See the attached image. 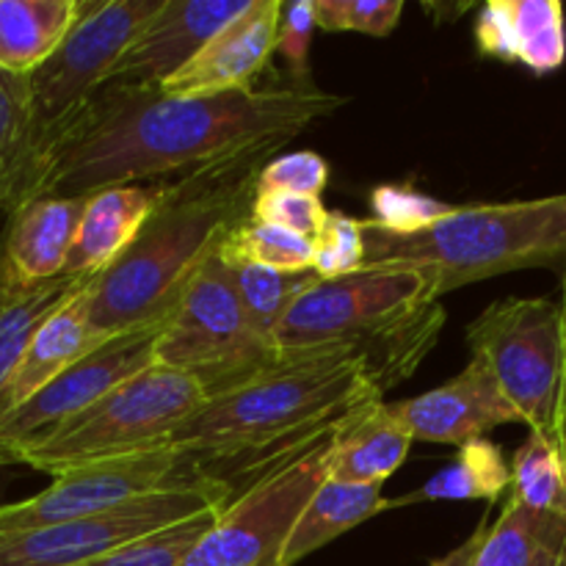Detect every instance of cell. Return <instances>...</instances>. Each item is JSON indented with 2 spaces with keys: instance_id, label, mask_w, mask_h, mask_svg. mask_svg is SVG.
<instances>
[{
  "instance_id": "cell-35",
  "label": "cell",
  "mask_w": 566,
  "mask_h": 566,
  "mask_svg": "<svg viewBox=\"0 0 566 566\" xmlns=\"http://www.w3.org/2000/svg\"><path fill=\"white\" fill-rule=\"evenodd\" d=\"M252 219L265 221V224L285 227V230L296 232V235L315 238L324 230L326 219H329V210L324 208L321 197H302V193H258L254 197Z\"/></svg>"
},
{
  "instance_id": "cell-8",
  "label": "cell",
  "mask_w": 566,
  "mask_h": 566,
  "mask_svg": "<svg viewBox=\"0 0 566 566\" xmlns=\"http://www.w3.org/2000/svg\"><path fill=\"white\" fill-rule=\"evenodd\" d=\"M291 354L260 335L219 252L197 271L171 313L155 363L191 376L208 401L285 365Z\"/></svg>"
},
{
  "instance_id": "cell-27",
  "label": "cell",
  "mask_w": 566,
  "mask_h": 566,
  "mask_svg": "<svg viewBox=\"0 0 566 566\" xmlns=\"http://www.w3.org/2000/svg\"><path fill=\"white\" fill-rule=\"evenodd\" d=\"M509 497L534 512L566 514V448L562 437L531 431L512 457Z\"/></svg>"
},
{
  "instance_id": "cell-4",
  "label": "cell",
  "mask_w": 566,
  "mask_h": 566,
  "mask_svg": "<svg viewBox=\"0 0 566 566\" xmlns=\"http://www.w3.org/2000/svg\"><path fill=\"white\" fill-rule=\"evenodd\" d=\"M440 276L420 265H376L304 291L276 329L285 354L352 346L381 392L407 379L446 324Z\"/></svg>"
},
{
  "instance_id": "cell-1",
  "label": "cell",
  "mask_w": 566,
  "mask_h": 566,
  "mask_svg": "<svg viewBox=\"0 0 566 566\" xmlns=\"http://www.w3.org/2000/svg\"><path fill=\"white\" fill-rule=\"evenodd\" d=\"M346 103L340 94L293 77L213 97L103 86L48 164L33 199L158 182L258 144L293 142Z\"/></svg>"
},
{
  "instance_id": "cell-13",
  "label": "cell",
  "mask_w": 566,
  "mask_h": 566,
  "mask_svg": "<svg viewBox=\"0 0 566 566\" xmlns=\"http://www.w3.org/2000/svg\"><path fill=\"white\" fill-rule=\"evenodd\" d=\"M199 481L208 479H202L197 462L177 448H158L138 457L86 464V468L55 475L53 484L39 495L0 506V534L75 523V520L119 509L153 492L199 484Z\"/></svg>"
},
{
  "instance_id": "cell-9",
  "label": "cell",
  "mask_w": 566,
  "mask_h": 566,
  "mask_svg": "<svg viewBox=\"0 0 566 566\" xmlns=\"http://www.w3.org/2000/svg\"><path fill=\"white\" fill-rule=\"evenodd\" d=\"M468 346L531 431L556 434L566 418L562 302L509 296L468 326Z\"/></svg>"
},
{
  "instance_id": "cell-11",
  "label": "cell",
  "mask_w": 566,
  "mask_h": 566,
  "mask_svg": "<svg viewBox=\"0 0 566 566\" xmlns=\"http://www.w3.org/2000/svg\"><path fill=\"white\" fill-rule=\"evenodd\" d=\"M227 503H232L230 492L210 481L169 486L75 523L0 534V566H83L166 525Z\"/></svg>"
},
{
  "instance_id": "cell-14",
  "label": "cell",
  "mask_w": 566,
  "mask_h": 566,
  "mask_svg": "<svg viewBox=\"0 0 566 566\" xmlns=\"http://www.w3.org/2000/svg\"><path fill=\"white\" fill-rule=\"evenodd\" d=\"M252 0H164L111 70L105 86L160 88Z\"/></svg>"
},
{
  "instance_id": "cell-28",
  "label": "cell",
  "mask_w": 566,
  "mask_h": 566,
  "mask_svg": "<svg viewBox=\"0 0 566 566\" xmlns=\"http://www.w3.org/2000/svg\"><path fill=\"white\" fill-rule=\"evenodd\" d=\"M221 258V254H219ZM224 260V258H221ZM230 280L235 285L238 298H241L243 310L249 313L252 324L258 326L260 335L276 343V329L285 321L291 304L318 285L321 276L315 271H302V274H287V271L263 269V265L238 263V260H224Z\"/></svg>"
},
{
  "instance_id": "cell-15",
  "label": "cell",
  "mask_w": 566,
  "mask_h": 566,
  "mask_svg": "<svg viewBox=\"0 0 566 566\" xmlns=\"http://www.w3.org/2000/svg\"><path fill=\"white\" fill-rule=\"evenodd\" d=\"M390 407L396 418L412 431L415 440L437 446L462 448L475 440H486V434L497 426L523 423L490 370L473 357L448 385Z\"/></svg>"
},
{
  "instance_id": "cell-32",
  "label": "cell",
  "mask_w": 566,
  "mask_h": 566,
  "mask_svg": "<svg viewBox=\"0 0 566 566\" xmlns=\"http://www.w3.org/2000/svg\"><path fill=\"white\" fill-rule=\"evenodd\" d=\"M365 269V227L359 219L329 210L324 230L315 238V274L340 280Z\"/></svg>"
},
{
  "instance_id": "cell-36",
  "label": "cell",
  "mask_w": 566,
  "mask_h": 566,
  "mask_svg": "<svg viewBox=\"0 0 566 566\" xmlns=\"http://www.w3.org/2000/svg\"><path fill=\"white\" fill-rule=\"evenodd\" d=\"M315 28H318V20H315V0H293V3H282L276 53L285 59L293 81H307V59H310V44H313Z\"/></svg>"
},
{
  "instance_id": "cell-23",
  "label": "cell",
  "mask_w": 566,
  "mask_h": 566,
  "mask_svg": "<svg viewBox=\"0 0 566 566\" xmlns=\"http://www.w3.org/2000/svg\"><path fill=\"white\" fill-rule=\"evenodd\" d=\"M83 0H0V70L36 72L72 33Z\"/></svg>"
},
{
  "instance_id": "cell-33",
  "label": "cell",
  "mask_w": 566,
  "mask_h": 566,
  "mask_svg": "<svg viewBox=\"0 0 566 566\" xmlns=\"http://www.w3.org/2000/svg\"><path fill=\"white\" fill-rule=\"evenodd\" d=\"M403 0H315V20L326 31L387 36L401 20Z\"/></svg>"
},
{
  "instance_id": "cell-22",
  "label": "cell",
  "mask_w": 566,
  "mask_h": 566,
  "mask_svg": "<svg viewBox=\"0 0 566 566\" xmlns=\"http://www.w3.org/2000/svg\"><path fill=\"white\" fill-rule=\"evenodd\" d=\"M92 282L88 276L66 274L44 282H17L0 276V392L17 374L39 329Z\"/></svg>"
},
{
  "instance_id": "cell-5",
  "label": "cell",
  "mask_w": 566,
  "mask_h": 566,
  "mask_svg": "<svg viewBox=\"0 0 566 566\" xmlns=\"http://www.w3.org/2000/svg\"><path fill=\"white\" fill-rule=\"evenodd\" d=\"M365 269L420 265L440 276L442 296L490 276L566 260V193L503 205L453 208L415 235L363 221Z\"/></svg>"
},
{
  "instance_id": "cell-16",
  "label": "cell",
  "mask_w": 566,
  "mask_h": 566,
  "mask_svg": "<svg viewBox=\"0 0 566 566\" xmlns=\"http://www.w3.org/2000/svg\"><path fill=\"white\" fill-rule=\"evenodd\" d=\"M282 0H252L247 11L216 33L191 64L160 86L171 97H213L252 88L254 77L269 66L280 36Z\"/></svg>"
},
{
  "instance_id": "cell-34",
  "label": "cell",
  "mask_w": 566,
  "mask_h": 566,
  "mask_svg": "<svg viewBox=\"0 0 566 566\" xmlns=\"http://www.w3.org/2000/svg\"><path fill=\"white\" fill-rule=\"evenodd\" d=\"M329 186V164L318 153H285L269 160L258 180V193H302V197H321Z\"/></svg>"
},
{
  "instance_id": "cell-21",
  "label": "cell",
  "mask_w": 566,
  "mask_h": 566,
  "mask_svg": "<svg viewBox=\"0 0 566 566\" xmlns=\"http://www.w3.org/2000/svg\"><path fill=\"white\" fill-rule=\"evenodd\" d=\"M86 291H81L72 302H66L64 307L39 329V335L33 337L31 348H28V354L22 357L20 368L11 376L6 390L0 392V418H6V415L14 412L17 407L31 401L42 387H48L50 381L59 379L66 368L81 363L83 357H88V354L97 352L103 343L111 340V337L99 335L92 326V321H88Z\"/></svg>"
},
{
  "instance_id": "cell-20",
  "label": "cell",
  "mask_w": 566,
  "mask_h": 566,
  "mask_svg": "<svg viewBox=\"0 0 566 566\" xmlns=\"http://www.w3.org/2000/svg\"><path fill=\"white\" fill-rule=\"evenodd\" d=\"M415 437L387 401L354 409L335 431L329 479L343 484H385L409 457Z\"/></svg>"
},
{
  "instance_id": "cell-19",
  "label": "cell",
  "mask_w": 566,
  "mask_h": 566,
  "mask_svg": "<svg viewBox=\"0 0 566 566\" xmlns=\"http://www.w3.org/2000/svg\"><path fill=\"white\" fill-rule=\"evenodd\" d=\"M164 193V180L149 186H114L92 193L72 243L70 260L64 265L66 276H94L116 263L127 252L144 221L153 216Z\"/></svg>"
},
{
  "instance_id": "cell-29",
  "label": "cell",
  "mask_w": 566,
  "mask_h": 566,
  "mask_svg": "<svg viewBox=\"0 0 566 566\" xmlns=\"http://www.w3.org/2000/svg\"><path fill=\"white\" fill-rule=\"evenodd\" d=\"M219 254L224 260L287 271V274L315 269V241L258 219H249L247 224L232 230L219 247Z\"/></svg>"
},
{
  "instance_id": "cell-10",
  "label": "cell",
  "mask_w": 566,
  "mask_h": 566,
  "mask_svg": "<svg viewBox=\"0 0 566 566\" xmlns=\"http://www.w3.org/2000/svg\"><path fill=\"white\" fill-rule=\"evenodd\" d=\"M337 429L287 457L243 495L227 503L182 566H285L287 536L298 514L329 479Z\"/></svg>"
},
{
  "instance_id": "cell-25",
  "label": "cell",
  "mask_w": 566,
  "mask_h": 566,
  "mask_svg": "<svg viewBox=\"0 0 566 566\" xmlns=\"http://www.w3.org/2000/svg\"><path fill=\"white\" fill-rule=\"evenodd\" d=\"M473 566H566V514L534 512L506 497Z\"/></svg>"
},
{
  "instance_id": "cell-7",
  "label": "cell",
  "mask_w": 566,
  "mask_h": 566,
  "mask_svg": "<svg viewBox=\"0 0 566 566\" xmlns=\"http://www.w3.org/2000/svg\"><path fill=\"white\" fill-rule=\"evenodd\" d=\"M205 401L208 396L191 376L153 365L70 420L42 446L22 453L17 464L55 479L86 464L171 448L175 431L199 412Z\"/></svg>"
},
{
  "instance_id": "cell-39",
  "label": "cell",
  "mask_w": 566,
  "mask_h": 566,
  "mask_svg": "<svg viewBox=\"0 0 566 566\" xmlns=\"http://www.w3.org/2000/svg\"><path fill=\"white\" fill-rule=\"evenodd\" d=\"M562 326H564V354H566V291L562 298Z\"/></svg>"
},
{
  "instance_id": "cell-18",
  "label": "cell",
  "mask_w": 566,
  "mask_h": 566,
  "mask_svg": "<svg viewBox=\"0 0 566 566\" xmlns=\"http://www.w3.org/2000/svg\"><path fill=\"white\" fill-rule=\"evenodd\" d=\"M475 42L486 55L551 75L566 61V22L558 0H492L479 11Z\"/></svg>"
},
{
  "instance_id": "cell-24",
  "label": "cell",
  "mask_w": 566,
  "mask_h": 566,
  "mask_svg": "<svg viewBox=\"0 0 566 566\" xmlns=\"http://www.w3.org/2000/svg\"><path fill=\"white\" fill-rule=\"evenodd\" d=\"M398 509L396 501L381 497V484H343L326 479L298 514L285 545V566H296L321 547L348 534L376 514Z\"/></svg>"
},
{
  "instance_id": "cell-26",
  "label": "cell",
  "mask_w": 566,
  "mask_h": 566,
  "mask_svg": "<svg viewBox=\"0 0 566 566\" xmlns=\"http://www.w3.org/2000/svg\"><path fill=\"white\" fill-rule=\"evenodd\" d=\"M506 490H512V464H506L495 442L475 440L459 448L448 468L431 475L420 492L396 501V506L418 501H497Z\"/></svg>"
},
{
  "instance_id": "cell-41",
  "label": "cell",
  "mask_w": 566,
  "mask_h": 566,
  "mask_svg": "<svg viewBox=\"0 0 566 566\" xmlns=\"http://www.w3.org/2000/svg\"><path fill=\"white\" fill-rule=\"evenodd\" d=\"M564 291H566V271H564Z\"/></svg>"
},
{
  "instance_id": "cell-30",
  "label": "cell",
  "mask_w": 566,
  "mask_h": 566,
  "mask_svg": "<svg viewBox=\"0 0 566 566\" xmlns=\"http://www.w3.org/2000/svg\"><path fill=\"white\" fill-rule=\"evenodd\" d=\"M221 512H224V506L205 509V512L193 514V517L166 525V528L155 531V534L142 536V539L130 542V545L119 547V551L108 553L103 558H94V562L83 566H182V562L191 556L193 547L213 528Z\"/></svg>"
},
{
  "instance_id": "cell-31",
  "label": "cell",
  "mask_w": 566,
  "mask_h": 566,
  "mask_svg": "<svg viewBox=\"0 0 566 566\" xmlns=\"http://www.w3.org/2000/svg\"><path fill=\"white\" fill-rule=\"evenodd\" d=\"M457 205L429 197L409 186H379L370 193V224L396 235H415L446 219Z\"/></svg>"
},
{
  "instance_id": "cell-40",
  "label": "cell",
  "mask_w": 566,
  "mask_h": 566,
  "mask_svg": "<svg viewBox=\"0 0 566 566\" xmlns=\"http://www.w3.org/2000/svg\"><path fill=\"white\" fill-rule=\"evenodd\" d=\"M556 437H562V442H564V448H566V418H564L562 429H558V431H556Z\"/></svg>"
},
{
  "instance_id": "cell-2",
  "label": "cell",
  "mask_w": 566,
  "mask_h": 566,
  "mask_svg": "<svg viewBox=\"0 0 566 566\" xmlns=\"http://www.w3.org/2000/svg\"><path fill=\"white\" fill-rule=\"evenodd\" d=\"M381 396L368 359L357 348L291 354L285 365L241 390L205 401L175 431L169 446L188 453L202 479L235 501L269 470Z\"/></svg>"
},
{
  "instance_id": "cell-17",
  "label": "cell",
  "mask_w": 566,
  "mask_h": 566,
  "mask_svg": "<svg viewBox=\"0 0 566 566\" xmlns=\"http://www.w3.org/2000/svg\"><path fill=\"white\" fill-rule=\"evenodd\" d=\"M88 197H36L17 208L0 241V276L44 282L64 274Z\"/></svg>"
},
{
  "instance_id": "cell-38",
  "label": "cell",
  "mask_w": 566,
  "mask_h": 566,
  "mask_svg": "<svg viewBox=\"0 0 566 566\" xmlns=\"http://www.w3.org/2000/svg\"><path fill=\"white\" fill-rule=\"evenodd\" d=\"M490 528H492L490 512H484V517H481V523L475 525L473 534H470L468 539L462 542V545L453 547V551L448 553V556L434 558V562H431V566H473L475 558H479L481 547H484L486 536H490Z\"/></svg>"
},
{
  "instance_id": "cell-12",
  "label": "cell",
  "mask_w": 566,
  "mask_h": 566,
  "mask_svg": "<svg viewBox=\"0 0 566 566\" xmlns=\"http://www.w3.org/2000/svg\"><path fill=\"white\" fill-rule=\"evenodd\" d=\"M169 321L171 315L111 337L97 352L83 357L81 363L66 368L59 379L42 387L31 401L0 418V468L17 464L22 453L42 446L70 420L111 396L116 387L158 365L155 352H158L160 335Z\"/></svg>"
},
{
  "instance_id": "cell-37",
  "label": "cell",
  "mask_w": 566,
  "mask_h": 566,
  "mask_svg": "<svg viewBox=\"0 0 566 566\" xmlns=\"http://www.w3.org/2000/svg\"><path fill=\"white\" fill-rule=\"evenodd\" d=\"M28 103H31L28 75L0 70V177L6 175L25 136Z\"/></svg>"
},
{
  "instance_id": "cell-6",
  "label": "cell",
  "mask_w": 566,
  "mask_h": 566,
  "mask_svg": "<svg viewBox=\"0 0 566 566\" xmlns=\"http://www.w3.org/2000/svg\"><path fill=\"white\" fill-rule=\"evenodd\" d=\"M160 3L164 0H83V14L66 42L28 75L25 136L0 177L3 213L11 216L31 202L53 155Z\"/></svg>"
},
{
  "instance_id": "cell-3",
  "label": "cell",
  "mask_w": 566,
  "mask_h": 566,
  "mask_svg": "<svg viewBox=\"0 0 566 566\" xmlns=\"http://www.w3.org/2000/svg\"><path fill=\"white\" fill-rule=\"evenodd\" d=\"M287 142H265L164 180L136 241L86 291L88 321L105 337L169 318L188 282L224 238L252 219L258 180Z\"/></svg>"
}]
</instances>
